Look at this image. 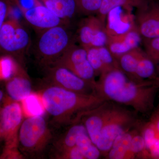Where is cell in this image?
Here are the masks:
<instances>
[{"mask_svg":"<svg viewBox=\"0 0 159 159\" xmlns=\"http://www.w3.org/2000/svg\"><path fill=\"white\" fill-rule=\"evenodd\" d=\"M144 51L153 63L157 76H159V37L142 38Z\"/></svg>","mask_w":159,"mask_h":159,"instance_id":"484cf974","label":"cell"},{"mask_svg":"<svg viewBox=\"0 0 159 159\" xmlns=\"http://www.w3.org/2000/svg\"><path fill=\"white\" fill-rule=\"evenodd\" d=\"M135 26L132 11L119 7L112 9L107 14L106 29L108 36L125 33Z\"/></svg>","mask_w":159,"mask_h":159,"instance_id":"9a60e30c","label":"cell"},{"mask_svg":"<svg viewBox=\"0 0 159 159\" xmlns=\"http://www.w3.org/2000/svg\"><path fill=\"white\" fill-rule=\"evenodd\" d=\"M50 137L47 122L43 116H30L21 124L18 142L24 151L34 153L42 150Z\"/></svg>","mask_w":159,"mask_h":159,"instance_id":"5b68a950","label":"cell"},{"mask_svg":"<svg viewBox=\"0 0 159 159\" xmlns=\"http://www.w3.org/2000/svg\"><path fill=\"white\" fill-rule=\"evenodd\" d=\"M10 11L9 0H0V30Z\"/></svg>","mask_w":159,"mask_h":159,"instance_id":"4dcf8cb0","label":"cell"},{"mask_svg":"<svg viewBox=\"0 0 159 159\" xmlns=\"http://www.w3.org/2000/svg\"><path fill=\"white\" fill-rule=\"evenodd\" d=\"M107 37L106 25L97 15H89L80 23L78 39L83 48L106 46Z\"/></svg>","mask_w":159,"mask_h":159,"instance_id":"8fae6325","label":"cell"},{"mask_svg":"<svg viewBox=\"0 0 159 159\" xmlns=\"http://www.w3.org/2000/svg\"><path fill=\"white\" fill-rule=\"evenodd\" d=\"M20 10L24 18L30 25L41 31L66 24L60 18L40 2L32 8Z\"/></svg>","mask_w":159,"mask_h":159,"instance_id":"4fadbf2b","label":"cell"},{"mask_svg":"<svg viewBox=\"0 0 159 159\" xmlns=\"http://www.w3.org/2000/svg\"><path fill=\"white\" fill-rule=\"evenodd\" d=\"M136 76L139 81L145 80H152L157 76L153 63L144 51L138 62Z\"/></svg>","mask_w":159,"mask_h":159,"instance_id":"603a6c76","label":"cell"},{"mask_svg":"<svg viewBox=\"0 0 159 159\" xmlns=\"http://www.w3.org/2000/svg\"><path fill=\"white\" fill-rule=\"evenodd\" d=\"M29 33L15 19L7 20L0 30V49L10 54H22L28 48Z\"/></svg>","mask_w":159,"mask_h":159,"instance_id":"52a82bcc","label":"cell"},{"mask_svg":"<svg viewBox=\"0 0 159 159\" xmlns=\"http://www.w3.org/2000/svg\"><path fill=\"white\" fill-rule=\"evenodd\" d=\"M144 51L140 48H136L116 57L119 68L129 78L139 81L136 76L138 62ZM143 81V80H142Z\"/></svg>","mask_w":159,"mask_h":159,"instance_id":"ffe728a7","label":"cell"},{"mask_svg":"<svg viewBox=\"0 0 159 159\" xmlns=\"http://www.w3.org/2000/svg\"><path fill=\"white\" fill-rule=\"evenodd\" d=\"M6 89L9 97L17 102L22 101L31 94L32 86L28 78L17 73L7 80Z\"/></svg>","mask_w":159,"mask_h":159,"instance_id":"e0dca14e","label":"cell"},{"mask_svg":"<svg viewBox=\"0 0 159 159\" xmlns=\"http://www.w3.org/2000/svg\"><path fill=\"white\" fill-rule=\"evenodd\" d=\"M138 113L119 104L118 108L99 134L96 146L101 155L106 157L117 137L135 128H139L142 121Z\"/></svg>","mask_w":159,"mask_h":159,"instance_id":"3957f363","label":"cell"},{"mask_svg":"<svg viewBox=\"0 0 159 159\" xmlns=\"http://www.w3.org/2000/svg\"><path fill=\"white\" fill-rule=\"evenodd\" d=\"M158 90L151 80L135 81L119 68L101 74L96 86V93L106 100L130 107L145 116L154 109Z\"/></svg>","mask_w":159,"mask_h":159,"instance_id":"6da1fadb","label":"cell"},{"mask_svg":"<svg viewBox=\"0 0 159 159\" xmlns=\"http://www.w3.org/2000/svg\"><path fill=\"white\" fill-rule=\"evenodd\" d=\"M119 104L106 100L85 113L80 120L93 143L96 145L103 126L115 113Z\"/></svg>","mask_w":159,"mask_h":159,"instance_id":"30bf717a","label":"cell"},{"mask_svg":"<svg viewBox=\"0 0 159 159\" xmlns=\"http://www.w3.org/2000/svg\"><path fill=\"white\" fill-rule=\"evenodd\" d=\"M151 80L152 84L159 89V76H157L154 79Z\"/></svg>","mask_w":159,"mask_h":159,"instance_id":"d6a6232c","label":"cell"},{"mask_svg":"<svg viewBox=\"0 0 159 159\" xmlns=\"http://www.w3.org/2000/svg\"><path fill=\"white\" fill-rule=\"evenodd\" d=\"M135 23L142 38L159 37V3L152 0L143 9L136 10Z\"/></svg>","mask_w":159,"mask_h":159,"instance_id":"7c38bea8","label":"cell"},{"mask_svg":"<svg viewBox=\"0 0 159 159\" xmlns=\"http://www.w3.org/2000/svg\"><path fill=\"white\" fill-rule=\"evenodd\" d=\"M129 153L130 159L135 158L136 156L141 158L152 159L146 147L145 139L140 133L139 129L132 139Z\"/></svg>","mask_w":159,"mask_h":159,"instance_id":"d4e9b609","label":"cell"},{"mask_svg":"<svg viewBox=\"0 0 159 159\" xmlns=\"http://www.w3.org/2000/svg\"><path fill=\"white\" fill-rule=\"evenodd\" d=\"M86 131L85 127L82 122H77L72 124L71 127L65 133L58 143L60 152H62L76 145L78 135L83 132Z\"/></svg>","mask_w":159,"mask_h":159,"instance_id":"44dd1931","label":"cell"},{"mask_svg":"<svg viewBox=\"0 0 159 159\" xmlns=\"http://www.w3.org/2000/svg\"><path fill=\"white\" fill-rule=\"evenodd\" d=\"M73 43L65 25L55 26L41 31L36 44V51L40 58L50 66Z\"/></svg>","mask_w":159,"mask_h":159,"instance_id":"277c9868","label":"cell"},{"mask_svg":"<svg viewBox=\"0 0 159 159\" xmlns=\"http://www.w3.org/2000/svg\"><path fill=\"white\" fill-rule=\"evenodd\" d=\"M40 96L46 111L60 124L80 122L85 113L106 101L97 93H79L51 84Z\"/></svg>","mask_w":159,"mask_h":159,"instance_id":"7a4b0ae2","label":"cell"},{"mask_svg":"<svg viewBox=\"0 0 159 159\" xmlns=\"http://www.w3.org/2000/svg\"><path fill=\"white\" fill-rule=\"evenodd\" d=\"M17 66L10 56L0 58V80H8L18 73Z\"/></svg>","mask_w":159,"mask_h":159,"instance_id":"4316f807","label":"cell"},{"mask_svg":"<svg viewBox=\"0 0 159 159\" xmlns=\"http://www.w3.org/2000/svg\"><path fill=\"white\" fill-rule=\"evenodd\" d=\"M23 110L29 117L42 116L45 110L40 96L31 93L22 101Z\"/></svg>","mask_w":159,"mask_h":159,"instance_id":"cb8c5ba5","label":"cell"},{"mask_svg":"<svg viewBox=\"0 0 159 159\" xmlns=\"http://www.w3.org/2000/svg\"><path fill=\"white\" fill-rule=\"evenodd\" d=\"M142 40V38L135 26L125 33L108 35L106 47L116 58L139 47Z\"/></svg>","mask_w":159,"mask_h":159,"instance_id":"5bb4252c","label":"cell"},{"mask_svg":"<svg viewBox=\"0 0 159 159\" xmlns=\"http://www.w3.org/2000/svg\"><path fill=\"white\" fill-rule=\"evenodd\" d=\"M78 12L86 15H97L102 0H74Z\"/></svg>","mask_w":159,"mask_h":159,"instance_id":"f1b7e54d","label":"cell"},{"mask_svg":"<svg viewBox=\"0 0 159 159\" xmlns=\"http://www.w3.org/2000/svg\"><path fill=\"white\" fill-rule=\"evenodd\" d=\"M150 122L153 124L159 134V115L154 112L152 116Z\"/></svg>","mask_w":159,"mask_h":159,"instance_id":"1f68e13d","label":"cell"},{"mask_svg":"<svg viewBox=\"0 0 159 159\" xmlns=\"http://www.w3.org/2000/svg\"><path fill=\"white\" fill-rule=\"evenodd\" d=\"M52 65L64 67L96 86L95 72L88 60L86 50L82 46H77L73 43Z\"/></svg>","mask_w":159,"mask_h":159,"instance_id":"8992f818","label":"cell"},{"mask_svg":"<svg viewBox=\"0 0 159 159\" xmlns=\"http://www.w3.org/2000/svg\"><path fill=\"white\" fill-rule=\"evenodd\" d=\"M76 145L81 151L85 159H97L101 155L100 150L92 142L87 131L81 133L78 135Z\"/></svg>","mask_w":159,"mask_h":159,"instance_id":"7402d4cb","label":"cell"},{"mask_svg":"<svg viewBox=\"0 0 159 159\" xmlns=\"http://www.w3.org/2000/svg\"><path fill=\"white\" fill-rule=\"evenodd\" d=\"M3 97H4V94H3V92L0 90V102L2 99Z\"/></svg>","mask_w":159,"mask_h":159,"instance_id":"e575fe53","label":"cell"},{"mask_svg":"<svg viewBox=\"0 0 159 159\" xmlns=\"http://www.w3.org/2000/svg\"><path fill=\"white\" fill-rule=\"evenodd\" d=\"M66 24L78 12L74 0H39Z\"/></svg>","mask_w":159,"mask_h":159,"instance_id":"ac0fdd59","label":"cell"},{"mask_svg":"<svg viewBox=\"0 0 159 159\" xmlns=\"http://www.w3.org/2000/svg\"><path fill=\"white\" fill-rule=\"evenodd\" d=\"M59 157L62 159H84V156L77 145L60 152Z\"/></svg>","mask_w":159,"mask_h":159,"instance_id":"f546056e","label":"cell"},{"mask_svg":"<svg viewBox=\"0 0 159 159\" xmlns=\"http://www.w3.org/2000/svg\"><path fill=\"white\" fill-rule=\"evenodd\" d=\"M85 49L87 51L88 60L93 69L96 76H100L104 73L105 70L100 58L98 47H90Z\"/></svg>","mask_w":159,"mask_h":159,"instance_id":"83f0119b","label":"cell"},{"mask_svg":"<svg viewBox=\"0 0 159 159\" xmlns=\"http://www.w3.org/2000/svg\"><path fill=\"white\" fill-rule=\"evenodd\" d=\"M47 74L51 85L79 93H97L96 86L78 77L64 67L56 65H50Z\"/></svg>","mask_w":159,"mask_h":159,"instance_id":"9c48e42d","label":"cell"},{"mask_svg":"<svg viewBox=\"0 0 159 159\" xmlns=\"http://www.w3.org/2000/svg\"><path fill=\"white\" fill-rule=\"evenodd\" d=\"M152 0H102L101 6L97 15L104 25H106L107 14L112 9L122 7L132 11L133 9H143Z\"/></svg>","mask_w":159,"mask_h":159,"instance_id":"2e32d148","label":"cell"},{"mask_svg":"<svg viewBox=\"0 0 159 159\" xmlns=\"http://www.w3.org/2000/svg\"><path fill=\"white\" fill-rule=\"evenodd\" d=\"M139 129H133L117 137L106 157L110 159H130L129 149L132 139Z\"/></svg>","mask_w":159,"mask_h":159,"instance_id":"d6986e66","label":"cell"},{"mask_svg":"<svg viewBox=\"0 0 159 159\" xmlns=\"http://www.w3.org/2000/svg\"><path fill=\"white\" fill-rule=\"evenodd\" d=\"M158 105L157 106L156 109L155 111V112L159 115V89L158 92Z\"/></svg>","mask_w":159,"mask_h":159,"instance_id":"836d02e7","label":"cell"},{"mask_svg":"<svg viewBox=\"0 0 159 159\" xmlns=\"http://www.w3.org/2000/svg\"><path fill=\"white\" fill-rule=\"evenodd\" d=\"M22 119L23 109L16 101L7 103L1 111L0 135L6 142V153H10L16 147Z\"/></svg>","mask_w":159,"mask_h":159,"instance_id":"ba28073f","label":"cell"}]
</instances>
